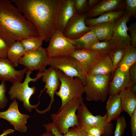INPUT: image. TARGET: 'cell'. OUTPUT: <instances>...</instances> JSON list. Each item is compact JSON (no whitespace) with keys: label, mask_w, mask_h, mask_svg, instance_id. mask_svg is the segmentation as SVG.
<instances>
[{"label":"cell","mask_w":136,"mask_h":136,"mask_svg":"<svg viewBox=\"0 0 136 136\" xmlns=\"http://www.w3.org/2000/svg\"><path fill=\"white\" fill-rule=\"evenodd\" d=\"M63 0H12L25 18L47 42L57 29L58 12Z\"/></svg>","instance_id":"6da1fadb"},{"label":"cell","mask_w":136,"mask_h":136,"mask_svg":"<svg viewBox=\"0 0 136 136\" xmlns=\"http://www.w3.org/2000/svg\"><path fill=\"white\" fill-rule=\"evenodd\" d=\"M37 29L10 1L0 0V38L9 47L17 41L39 36Z\"/></svg>","instance_id":"7a4b0ae2"},{"label":"cell","mask_w":136,"mask_h":136,"mask_svg":"<svg viewBox=\"0 0 136 136\" xmlns=\"http://www.w3.org/2000/svg\"><path fill=\"white\" fill-rule=\"evenodd\" d=\"M83 102V97L73 98L67 102L59 112L51 114L52 123L61 133H65L70 128L78 126L76 112Z\"/></svg>","instance_id":"3957f363"},{"label":"cell","mask_w":136,"mask_h":136,"mask_svg":"<svg viewBox=\"0 0 136 136\" xmlns=\"http://www.w3.org/2000/svg\"><path fill=\"white\" fill-rule=\"evenodd\" d=\"M31 72L27 71L26 74L25 79L23 83L17 82L13 84L8 91V94L9 99L13 100L17 99L23 102L24 108L30 112L33 109H37V108L40 104V100L37 104L31 105L29 102L30 99L36 92V88L35 86L30 87L29 85V83L31 81L35 82L42 77L43 73L38 72L35 78H31L30 75Z\"/></svg>","instance_id":"277c9868"},{"label":"cell","mask_w":136,"mask_h":136,"mask_svg":"<svg viewBox=\"0 0 136 136\" xmlns=\"http://www.w3.org/2000/svg\"><path fill=\"white\" fill-rule=\"evenodd\" d=\"M111 74L105 75L86 74L84 84L86 99L88 101H105L109 94Z\"/></svg>","instance_id":"5b68a950"},{"label":"cell","mask_w":136,"mask_h":136,"mask_svg":"<svg viewBox=\"0 0 136 136\" xmlns=\"http://www.w3.org/2000/svg\"><path fill=\"white\" fill-rule=\"evenodd\" d=\"M59 80V89L55 94L60 98L61 104L59 112L65 105L71 100L82 97L84 93V84L79 78L68 76L60 72Z\"/></svg>","instance_id":"8992f818"},{"label":"cell","mask_w":136,"mask_h":136,"mask_svg":"<svg viewBox=\"0 0 136 136\" xmlns=\"http://www.w3.org/2000/svg\"><path fill=\"white\" fill-rule=\"evenodd\" d=\"M76 114L78 126L81 127L99 126L104 130L103 136H111L112 132L113 124L111 122H106L107 115L103 116L99 114L94 116L88 109L83 102L79 106Z\"/></svg>","instance_id":"52a82bcc"},{"label":"cell","mask_w":136,"mask_h":136,"mask_svg":"<svg viewBox=\"0 0 136 136\" xmlns=\"http://www.w3.org/2000/svg\"><path fill=\"white\" fill-rule=\"evenodd\" d=\"M48 65L54 67L71 77H77L80 79L85 84L86 76L79 62L69 56L49 58Z\"/></svg>","instance_id":"ba28073f"},{"label":"cell","mask_w":136,"mask_h":136,"mask_svg":"<svg viewBox=\"0 0 136 136\" xmlns=\"http://www.w3.org/2000/svg\"><path fill=\"white\" fill-rule=\"evenodd\" d=\"M49 41L46 49L49 58L69 56L77 49L57 29L53 32Z\"/></svg>","instance_id":"9c48e42d"},{"label":"cell","mask_w":136,"mask_h":136,"mask_svg":"<svg viewBox=\"0 0 136 136\" xmlns=\"http://www.w3.org/2000/svg\"><path fill=\"white\" fill-rule=\"evenodd\" d=\"M46 48L42 46L33 51L26 52L20 59L19 64L23 65L27 71L38 70L43 73L46 69L49 58Z\"/></svg>","instance_id":"30bf717a"},{"label":"cell","mask_w":136,"mask_h":136,"mask_svg":"<svg viewBox=\"0 0 136 136\" xmlns=\"http://www.w3.org/2000/svg\"><path fill=\"white\" fill-rule=\"evenodd\" d=\"M60 71L52 67L46 69L43 72L42 81L45 84V87L42 90H46V93L50 97L51 101L48 107L43 111L38 109L36 111L40 114H44L51 110L53 103L55 101L54 96L55 92L59 88L60 82L59 78Z\"/></svg>","instance_id":"8fae6325"},{"label":"cell","mask_w":136,"mask_h":136,"mask_svg":"<svg viewBox=\"0 0 136 136\" xmlns=\"http://www.w3.org/2000/svg\"><path fill=\"white\" fill-rule=\"evenodd\" d=\"M30 116L22 114L18 109V103L15 99L10 104L6 111L0 112V118L5 119L14 126V129L21 133L26 132L28 127L26 125L27 119Z\"/></svg>","instance_id":"7c38bea8"},{"label":"cell","mask_w":136,"mask_h":136,"mask_svg":"<svg viewBox=\"0 0 136 136\" xmlns=\"http://www.w3.org/2000/svg\"><path fill=\"white\" fill-rule=\"evenodd\" d=\"M131 66L122 61L117 66L110 83L109 96L118 94L122 90L127 89L130 79L129 70Z\"/></svg>","instance_id":"4fadbf2b"},{"label":"cell","mask_w":136,"mask_h":136,"mask_svg":"<svg viewBox=\"0 0 136 136\" xmlns=\"http://www.w3.org/2000/svg\"><path fill=\"white\" fill-rule=\"evenodd\" d=\"M85 14L76 13L69 20L63 33L66 38L72 39L78 38L90 30L91 27L86 26Z\"/></svg>","instance_id":"5bb4252c"},{"label":"cell","mask_w":136,"mask_h":136,"mask_svg":"<svg viewBox=\"0 0 136 136\" xmlns=\"http://www.w3.org/2000/svg\"><path fill=\"white\" fill-rule=\"evenodd\" d=\"M131 18L129 14L125 11L123 16L115 22L112 39L119 47L125 48L130 45V38L127 33V23Z\"/></svg>","instance_id":"9a60e30c"},{"label":"cell","mask_w":136,"mask_h":136,"mask_svg":"<svg viewBox=\"0 0 136 136\" xmlns=\"http://www.w3.org/2000/svg\"><path fill=\"white\" fill-rule=\"evenodd\" d=\"M27 70L25 68L17 70L7 58H0V80L9 81L12 84L21 82Z\"/></svg>","instance_id":"2e32d148"},{"label":"cell","mask_w":136,"mask_h":136,"mask_svg":"<svg viewBox=\"0 0 136 136\" xmlns=\"http://www.w3.org/2000/svg\"><path fill=\"white\" fill-rule=\"evenodd\" d=\"M124 0H100L85 13L88 18H95L105 13L125 10Z\"/></svg>","instance_id":"e0dca14e"},{"label":"cell","mask_w":136,"mask_h":136,"mask_svg":"<svg viewBox=\"0 0 136 136\" xmlns=\"http://www.w3.org/2000/svg\"><path fill=\"white\" fill-rule=\"evenodd\" d=\"M69 56L79 62L85 75L100 57L96 51L85 49H77Z\"/></svg>","instance_id":"ac0fdd59"},{"label":"cell","mask_w":136,"mask_h":136,"mask_svg":"<svg viewBox=\"0 0 136 136\" xmlns=\"http://www.w3.org/2000/svg\"><path fill=\"white\" fill-rule=\"evenodd\" d=\"M76 13L72 0H63L57 15V29L63 33L69 20Z\"/></svg>","instance_id":"d6986e66"},{"label":"cell","mask_w":136,"mask_h":136,"mask_svg":"<svg viewBox=\"0 0 136 136\" xmlns=\"http://www.w3.org/2000/svg\"><path fill=\"white\" fill-rule=\"evenodd\" d=\"M107 112L106 122H111L113 120H116L120 117L123 111L119 95L109 96L106 107Z\"/></svg>","instance_id":"ffe728a7"},{"label":"cell","mask_w":136,"mask_h":136,"mask_svg":"<svg viewBox=\"0 0 136 136\" xmlns=\"http://www.w3.org/2000/svg\"><path fill=\"white\" fill-rule=\"evenodd\" d=\"M114 71L110 57L107 55L100 56L87 74L105 75L112 74Z\"/></svg>","instance_id":"44dd1931"},{"label":"cell","mask_w":136,"mask_h":136,"mask_svg":"<svg viewBox=\"0 0 136 136\" xmlns=\"http://www.w3.org/2000/svg\"><path fill=\"white\" fill-rule=\"evenodd\" d=\"M123 110L131 117L136 110V95L130 89H124L119 94Z\"/></svg>","instance_id":"7402d4cb"},{"label":"cell","mask_w":136,"mask_h":136,"mask_svg":"<svg viewBox=\"0 0 136 136\" xmlns=\"http://www.w3.org/2000/svg\"><path fill=\"white\" fill-rule=\"evenodd\" d=\"M125 12V10L110 11L103 13L97 17L88 18L86 17L85 24L87 26L91 27L98 24L114 22L122 16Z\"/></svg>","instance_id":"603a6c76"},{"label":"cell","mask_w":136,"mask_h":136,"mask_svg":"<svg viewBox=\"0 0 136 136\" xmlns=\"http://www.w3.org/2000/svg\"><path fill=\"white\" fill-rule=\"evenodd\" d=\"M114 24L115 22L98 24L90 27V30L99 41L109 40L112 39Z\"/></svg>","instance_id":"cb8c5ba5"},{"label":"cell","mask_w":136,"mask_h":136,"mask_svg":"<svg viewBox=\"0 0 136 136\" xmlns=\"http://www.w3.org/2000/svg\"><path fill=\"white\" fill-rule=\"evenodd\" d=\"M65 38L77 49H88L93 44L99 41L93 32L91 30L77 39H72Z\"/></svg>","instance_id":"d4e9b609"},{"label":"cell","mask_w":136,"mask_h":136,"mask_svg":"<svg viewBox=\"0 0 136 136\" xmlns=\"http://www.w3.org/2000/svg\"><path fill=\"white\" fill-rule=\"evenodd\" d=\"M26 53L21 41H17L9 47L7 52V57L14 67L19 64L20 58Z\"/></svg>","instance_id":"484cf974"},{"label":"cell","mask_w":136,"mask_h":136,"mask_svg":"<svg viewBox=\"0 0 136 136\" xmlns=\"http://www.w3.org/2000/svg\"><path fill=\"white\" fill-rule=\"evenodd\" d=\"M118 46L112 39L98 41L92 45L88 49L97 52L100 56L108 55L113 49Z\"/></svg>","instance_id":"4316f807"},{"label":"cell","mask_w":136,"mask_h":136,"mask_svg":"<svg viewBox=\"0 0 136 136\" xmlns=\"http://www.w3.org/2000/svg\"><path fill=\"white\" fill-rule=\"evenodd\" d=\"M43 38L39 36L25 39L21 41L26 52L35 51L42 46Z\"/></svg>","instance_id":"83f0119b"},{"label":"cell","mask_w":136,"mask_h":136,"mask_svg":"<svg viewBox=\"0 0 136 136\" xmlns=\"http://www.w3.org/2000/svg\"><path fill=\"white\" fill-rule=\"evenodd\" d=\"M126 52V48L118 46L114 49L108 55L114 70L123 59Z\"/></svg>","instance_id":"f1b7e54d"},{"label":"cell","mask_w":136,"mask_h":136,"mask_svg":"<svg viewBox=\"0 0 136 136\" xmlns=\"http://www.w3.org/2000/svg\"><path fill=\"white\" fill-rule=\"evenodd\" d=\"M73 3L77 13L85 14L89 9L87 0H72Z\"/></svg>","instance_id":"f546056e"},{"label":"cell","mask_w":136,"mask_h":136,"mask_svg":"<svg viewBox=\"0 0 136 136\" xmlns=\"http://www.w3.org/2000/svg\"><path fill=\"white\" fill-rule=\"evenodd\" d=\"M116 121L114 136H122L127 125L125 117L124 116L120 117Z\"/></svg>","instance_id":"4dcf8cb0"},{"label":"cell","mask_w":136,"mask_h":136,"mask_svg":"<svg viewBox=\"0 0 136 136\" xmlns=\"http://www.w3.org/2000/svg\"><path fill=\"white\" fill-rule=\"evenodd\" d=\"M80 127L86 134L92 136H103L104 134V130L103 128L102 127L95 126Z\"/></svg>","instance_id":"1f68e13d"},{"label":"cell","mask_w":136,"mask_h":136,"mask_svg":"<svg viewBox=\"0 0 136 136\" xmlns=\"http://www.w3.org/2000/svg\"><path fill=\"white\" fill-rule=\"evenodd\" d=\"M7 88L5 82H1L0 84V109H3L8 104V100L6 95Z\"/></svg>","instance_id":"d6a6232c"},{"label":"cell","mask_w":136,"mask_h":136,"mask_svg":"<svg viewBox=\"0 0 136 136\" xmlns=\"http://www.w3.org/2000/svg\"><path fill=\"white\" fill-rule=\"evenodd\" d=\"M125 11L130 15L131 17L136 18V0H125Z\"/></svg>","instance_id":"836d02e7"},{"label":"cell","mask_w":136,"mask_h":136,"mask_svg":"<svg viewBox=\"0 0 136 136\" xmlns=\"http://www.w3.org/2000/svg\"><path fill=\"white\" fill-rule=\"evenodd\" d=\"M63 136H87L81 127L75 126L70 128Z\"/></svg>","instance_id":"e575fe53"},{"label":"cell","mask_w":136,"mask_h":136,"mask_svg":"<svg viewBox=\"0 0 136 136\" xmlns=\"http://www.w3.org/2000/svg\"><path fill=\"white\" fill-rule=\"evenodd\" d=\"M130 38V45L132 47L136 48V22L131 24L128 27Z\"/></svg>","instance_id":"d590c367"},{"label":"cell","mask_w":136,"mask_h":136,"mask_svg":"<svg viewBox=\"0 0 136 136\" xmlns=\"http://www.w3.org/2000/svg\"><path fill=\"white\" fill-rule=\"evenodd\" d=\"M130 80L127 89H130L131 87L136 84V63L132 65L129 70Z\"/></svg>","instance_id":"8d00e7d4"},{"label":"cell","mask_w":136,"mask_h":136,"mask_svg":"<svg viewBox=\"0 0 136 136\" xmlns=\"http://www.w3.org/2000/svg\"><path fill=\"white\" fill-rule=\"evenodd\" d=\"M46 132H51L56 136H63V134L60 133L52 122L43 125Z\"/></svg>","instance_id":"74e56055"},{"label":"cell","mask_w":136,"mask_h":136,"mask_svg":"<svg viewBox=\"0 0 136 136\" xmlns=\"http://www.w3.org/2000/svg\"><path fill=\"white\" fill-rule=\"evenodd\" d=\"M9 47L6 43L0 38V58L7 57V52Z\"/></svg>","instance_id":"f35d334b"},{"label":"cell","mask_w":136,"mask_h":136,"mask_svg":"<svg viewBox=\"0 0 136 136\" xmlns=\"http://www.w3.org/2000/svg\"><path fill=\"white\" fill-rule=\"evenodd\" d=\"M130 117V124L132 136H136V110Z\"/></svg>","instance_id":"ab89813d"},{"label":"cell","mask_w":136,"mask_h":136,"mask_svg":"<svg viewBox=\"0 0 136 136\" xmlns=\"http://www.w3.org/2000/svg\"><path fill=\"white\" fill-rule=\"evenodd\" d=\"M99 0H88V4L89 9L95 6L100 1Z\"/></svg>","instance_id":"60d3db41"},{"label":"cell","mask_w":136,"mask_h":136,"mask_svg":"<svg viewBox=\"0 0 136 136\" xmlns=\"http://www.w3.org/2000/svg\"><path fill=\"white\" fill-rule=\"evenodd\" d=\"M14 130L11 129H7L3 131V133L0 136H5L8 134L13 133Z\"/></svg>","instance_id":"b9f144b4"},{"label":"cell","mask_w":136,"mask_h":136,"mask_svg":"<svg viewBox=\"0 0 136 136\" xmlns=\"http://www.w3.org/2000/svg\"><path fill=\"white\" fill-rule=\"evenodd\" d=\"M39 136H56V135L51 132H46Z\"/></svg>","instance_id":"7bdbcfd3"},{"label":"cell","mask_w":136,"mask_h":136,"mask_svg":"<svg viewBox=\"0 0 136 136\" xmlns=\"http://www.w3.org/2000/svg\"><path fill=\"white\" fill-rule=\"evenodd\" d=\"M130 91L132 93L136 94V84L133 85L130 88Z\"/></svg>","instance_id":"ee69618b"},{"label":"cell","mask_w":136,"mask_h":136,"mask_svg":"<svg viewBox=\"0 0 136 136\" xmlns=\"http://www.w3.org/2000/svg\"><path fill=\"white\" fill-rule=\"evenodd\" d=\"M87 136H92V135L86 134Z\"/></svg>","instance_id":"f6af8a7d"}]
</instances>
